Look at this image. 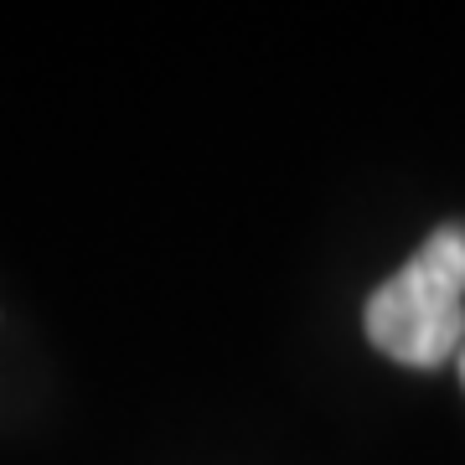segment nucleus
I'll list each match as a JSON object with an SVG mask.
<instances>
[{
  "mask_svg": "<svg viewBox=\"0 0 465 465\" xmlns=\"http://www.w3.org/2000/svg\"><path fill=\"white\" fill-rule=\"evenodd\" d=\"M367 341L403 367H445L465 347V223H445L367 300Z\"/></svg>",
  "mask_w": 465,
  "mask_h": 465,
  "instance_id": "1",
  "label": "nucleus"
},
{
  "mask_svg": "<svg viewBox=\"0 0 465 465\" xmlns=\"http://www.w3.org/2000/svg\"><path fill=\"white\" fill-rule=\"evenodd\" d=\"M455 367H460V388H465V347H460V357H455Z\"/></svg>",
  "mask_w": 465,
  "mask_h": 465,
  "instance_id": "2",
  "label": "nucleus"
}]
</instances>
